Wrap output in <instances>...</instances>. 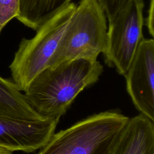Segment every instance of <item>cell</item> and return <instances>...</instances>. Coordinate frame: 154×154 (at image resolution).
<instances>
[{
  "label": "cell",
  "instance_id": "cell-4",
  "mask_svg": "<svg viewBox=\"0 0 154 154\" xmlns=\"http://www.w3.org/2000/svg\"><path fill=\"white\" fill-rule=\"evenodd\" d=\"M76 5L70 2L36 30L31 38H22L10 65L14 84L25 92L32 81L48 66Z\"/></svg>",
  "mask_w": 154,
  "mask_h": 154
},
{
  "label": "cell",
  "instance_id": "cell-1",
  "mask_svg": "<svg viewBox=\"0 0 154 154\" xmlns=\"http://www.w3.org/2000/svg\"><path fill=\"white\" fill-rule=\"evenodd\" d=\"M103 70L97 60L79 58L64 61L42 71L24 94L43 116L60 118L79 93L98 81Z\"/></svg>",
  "mask_w": 154,
  "mask_h": 154
},
{
  "label": "cell",
  "instance_id": "cell-11",
  "mask_svg": "<svg viewBox=\"0 0 154 154\" xmlns=\"http://www.w3.org/2000/svg\"><path fill=\"white\" fill-rule=\"evenodd\" d=\"M19 8V0H0V33L4 27L16 17Z\"/></svg>",
  "mask_w": 154,
  "mask_h": 154
},
{
  "label": "cell",
  "instance_id": "cell-3",
  "mask_svg": "<svg viewBox=\"0 0 154 154\" xmlns=\"http://www.w3.org/2000/svg\"><path fill=\"white\" fill-rule=\"evenodd\" d=\"M105 11L96 0H81L67 26L48 67L83 58L97 60L106 48Z\"/></svg>",
  "mask_w": 154,
  "mask_h": 154
},
{
  "label": "cell",
  "instance_id": "cell-10",
  "mask_svg": "<svg viewBox=\"0 0 154 154\" xmlns=\"http://www.w3.org/2000/svg\"><path fill=\"white\" fill-rule=\"evenodd\" d=\"M72 0H19L16 19L34 29L71 2Z\"/></svg>",
  "mask_w": 154,
  "mask_h": 154
},
{
  "label": "cell",
  "instance_id": "cell-8",
  "mask_svg": "<svg viewBox=\"0 0 154 154\" xmlns=\"http://www.w3.org/2000/svg\"><path fill=\"white\" fill-rule=\"evenodd\" d=\"M109 154H154V122L141 114L129 118Z\"/></svg>",
  "mask_w": 154,
  "mask_h": 154
},
{
  "label": "cell",
  "instance_id": "cell-7",
  "mask_svg": "<svg viewBox=\"0 0 154 154\" xmlns=\"http://www.w3.org/2000/svg\"><path fill=\"white\" fill-rule=\"evenodd\" d=\"M60 118L31 121L0 116V146L12 151L34 152L54 134Z\"/></svg>",
  "mask_w": 154,
  "mask_h": 154
},
{
  "label": "cell",
  "instance_id": "cell-14",
  "mask_svg": "<svg viewBox=\"0 0 154 154\" xmlns=\"http://www.w3.org/2000/svg\"><path fill=\"white\" fill-rule=\"evenodd\" d=\"M0 154H13V152L0 146Z\"/></svg>",
  "mask_w": 154,
  "mask_h": 154
},
{
  "label": "cell",
  "instance_id": "cell-6",
  "mask_svg": "<svg viewBox=\"0 0 154 154\" xmlns=\"http://www.w3.org/2000/svg\"><path fill=\"white\" fill-rule=\"evenodd\" d=\"M136 109L154 122V40L141 41L124 76Z\"/></svg>",
  "mask_w": 154,
  "mask_h": 154
},
{
  "label": "cell",
  "instance_id": "cell-12",
  "mask_svg": "<svg viewBox=\"0 0 154 154\" xmlns=\"http://www.w3.org/2000/svg\"><path fill=\"white\" fill-rule=\"evenodd\" d=\"M103 9L108 21L112 20L121 10L125 8L132 0H96Z\"/></svg>",
  "mask_w": 154,
  "mask_h": 154
},
{
  "label": "cell",
  "instance_id": "cell-2",
  "mask_svg": "<svg viewBox=\"0 0 154 154\" xmlns=\"http://www.w3.org/2000/svg\"><path fill=\"white\" fill-rule=\"evenodd\" d=\"M129 117L111 109L54 133L37 154H109Z\"/></svg>",
  "mask_w": 154,
  "mask_h": 154
},
{
  "label": "cell",
  "instance_id": "cell-9",
  "mask_svg": "<svg viewBox=\"0 0 154 154\" xmlns=\"http://www.w3.org/2000/svg\"><path fill=\"white\" fill-rule=\"evenodd\" d=\"M0 116L31 121L43 120L48 119L39 114L30 105L25 94L13 81L4 79L1 76Z\"/></svg>",
  "mask_w": 154,
  "mask_h": 154
},
{
  "label": "cell",
  "instance_id": "cell-13",
  "mask_svg": "<svg viewBox=\"0 0 154 154\" xmlns=\"http://www.w3.org/2000/svg\"><path fill=\"white\" fill-rule=\"evenodd\" d=\"M153 6H154V0H150L149 8L148 11V16L146 19V26L147 27L149 32L150 35L152 37L154 36L153 32Z\"/></svg>",
  "mask_w": 154,
  "mask_h": 154
},
{
  "label": "cell",
  "instance_id": "cell-5",
  "mask_svg": "<svg viewBox=\"0 0 154 154\" xmlns=\"http://www.w3.org/2000/svg\"><path fill=\"white\" fill-rule=\"evenodd\" d=\"M143 0H132L109 22L105 63L116 67L121 75L126 73L136 51L144 38Z\"/></svg>",
  "mask_w": 154,
  "mask_h": 154
}]
</instances>
